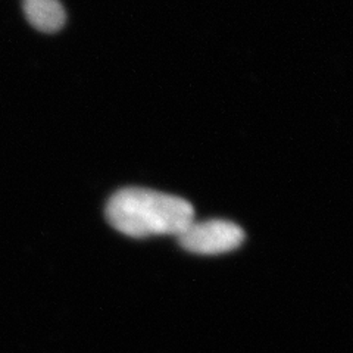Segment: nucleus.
<instances>
[{
    "label": "nucleus",
    "mask_w": 353,
    "mask_h": 353,
    "mask_svg": "<svg viewBox=\"0 0 353 353\" xmlns=\"http://www.w3.org/2000/svg\"><path fill=\"white\" fill-rule=\"evenodd\" d=\"M180 245L197 255H221L236 250L245 241V231L224 219H209L187 225L179 236Z\"/></svg>",
    "instance_id": "nucleus-2"
},
{
    "label": "nucleus",
    "mask_w": 353,
    "mask_h": 353,
    "mask_svg": "<svg viewBox=\"0 0 353 353\" xmlns=\"http://www.w3.org/2000/svg\"><path fill=\"white\" fill-rule=\"evenodd\" d=\"M22 8L30 24L41 32H57L66 21L59 0H22Z\"/></svg>",
    "instance_id": "nucleus-3"
},
{
    "label": "nucleus",
    "mask_w": 353,
    "mask_h": 353,
    "mask_svg": "<svg viewBox=\"0 0 353 353\" xmlns=\"http://www.w3.org/2000/svg\"><path fill=\"white\" fill-rule=\"evenodd\" d=\"M105 214L117 231L134 239L179 236L194 221V209L184 199L140 187L118 190Z\"/></svg>",
    "instance_id": "nucleus-1"
}]
</instances>
